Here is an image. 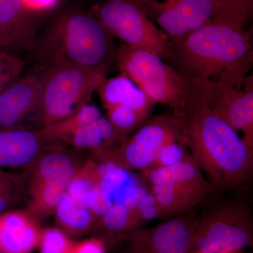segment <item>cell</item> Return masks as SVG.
I'll use <instances>...</instances> for the list:
<instances>
[{
	"instance_id": "cell-1",
	"label": "cell",
	"mask_w": 253,
	"mask_h": 253,
	"mask_svg": "<svg viewBox=\"0 0 253 253\" xmlns=\"http://www.w3.org/2000/svg\"><path fill=\"white\" fill-rule=\"evenodd\" d=\"M252 28L212 23L173 44L166 61L181 73L195 99L208 104L221 91L241 85L253 67Z\"/></svg>"
},
{
	"instance_id": "cell-2",
	"label": "cell",
	"mask_w": 253,
	"mask_h": 253,
	"mask_svg": "<svg viewBox=\"0 0 253 253\" xmlns=\"http://www.w3.org/2000/svg\"><path fill=\"white\" fill-rule=\"evenodd\" d=\"M176 117L181 141L216 191H233L251 179L253 152L237 131L208 106L193 100Z\"/></svg>"
},
{
	"instance_id": "cell-3",
	"label": "cell",
	"mask_w": 253,
	"mask_h": 253,
	"mask_svg": "<svg viewBox=\"0 0 253 253\" xmlns=\"http://www.w3.org/2000/svg\"><path fill=\"white\" fill-rule=\"evenodd\" d=\"M253 243L252 213L244 199L216 191L200 206L190 253L240 252Z\"/></svg>"
},
{
	"instance_id": "cell-4",
	"label": "cell",
	"mask_w": 253,
	"mask_h": 253,
	"mask_svg": "<svg viewBox=\"0 0 253 253\" xmlns=\"http://www.w3.org/2000/svg\"><path fill=\"white\" fill-rule=\"evenodd\" d=\"M113 38L94 14H65L51 32L50 41L55 53L52 61L107 73L115 63L116 48Z\"/></svg>"
},
{
	"instance_id": "cell-5",
	"label": "cell",
	"mask_w": 253,
	"mask_h": 253,
	"mask_svg": "<svg viewBox=\"0 0 253 253\" xmlns=\"http://www.w3.org/2000/svg\"><path fill=\"white\" fill-rule=\"evenodd\" d=\"M115 64L121 75L130 79L156 104L168 106L174 116L180 114L195 100L186 78L156 55L123 44L116 49Z\"/></svg>"
},
{
	"instance_id": "cell-6",
	"label": "cell",
	"mask_w": 253,
	"mask_h": 253,
	"mask_svg": "<svg viewBox=\"0 0 253 253\" xmlns=\"http://www.w3.org/2000/svg\"><path fill=\"white\" fill-rule=\"evenodd\" d=\"M45 71L39 116L41 127L66 119L88 103L106 73L65 61H52Z\"/></svg>"
},
{
	"instance_id": "cell-7",
	"label": "cell",
	"mask_w": 253,
	"mask_h": 253,
	"mask_svg": "<svg viewBox=\"0 0 253 253\" xmlns=\"http://www.w3.org/2000/svg\"><path fill=\"white\" fill-rule=\"evenodd\" d=\"M156 199L159 219L199 207L216 191L193 156L169 167L141 172Z\"/></svg>"
},
{
	"instance_id": "cell-8",
	"label": "cell",
	"mask_w": 253,
	"mask_h": 253,
	"mask_svg": "<svg viewBox=\"0 0 253 253\" xmlns=\"http://www.w3.org/2000/svg\"><path fill=\"white\" fill-rule=\"evenodd\" d=\"M94 15L113 37L134 49L167 60L173 44L167 35L131 0H104Z\"/></svg>"
},
{
	"instance_id": "cell-9",
	"label": "cell",
	"mask_w": 253,
	"mask_h": 253,
	"mask_svg": "<svg viewBox=\"0 0 253 253\" xmlns=\"http://www.w3.org/2000/svg\"><path fill=\"white\" fill-rule=\"evenodd\" d=\"M181 138L179 119L173 114L160 115L149 118L117 146L94 156L127 170L144 172L164 146Z\"/></svg>"
},
{
	"instance_id": "cell-10",
	"label": "cell",
	"mask_w": 253,
	"mask_h": 253,
	"mask_svg": "<svg viewBox=\"0 0 253 253\" xmlns=\"http://www.w3.org/2000/svg\"><path fill=\"white\" fill-rule=\"evenodd\" d=\"M199 207L158 225L131 231L113 241L107 250L112 253H190Z\"/></svg>"
},
{
	"instance_id": "cell-11",
	"label": "cell",
	"mask_w": 253,
	"mask_h": 253,
	"mask_svg": "<svg viewBox=\"0 0 253 253\" xmlns=\"http://www.w3.org/2000/svg\"><path fill=\"white\" fill-rule=\"evenodd\" d=\"M177 44L193 32L219 23L215 0H131Z\"/></svg>"
},
{
	"instance_id": "cell-12",
	"label": "cell",
	"mask_w": 253,
	"mask_h": 253,
	"mask_svg": "<svg viewBox=\"0 0 253 253\" xmlns=\"http://www.w3.org/2000/svg\"><path fill=\"white\" fill-rule=\"evenodd\" d=\"M45 71L18 78L0 92V129L21 127L33 113L39 114Z\"/></svg>"
},
{
	"instance_id": "cell-13",
	"label": "cell",
	"mask_w": 253,
	"mask_h": 253,
	"mask_svg": "<svg viewBox=\"0 0 253 253\" xmlns=\"http://www.w3.org/2000/svg\"><path fill=\"white\" fill-rule=\"evenodd\" d=\"M97 163L101 179L91 194L89 202L96 222L114 205L135 197L144 181L141 172L139 175L133 174L132 171L118 167L108 161Z\"/></svg>"
},
{
	"instance_id": "cell-14",
	"label": "cell",
	"mask_w": 253,
	"mask_h": 253,
	"mask_svg": "<svg viewBox=\"0 0 253 253\" xmlns=\"http://www.w3.org/2000/svg\"><path fill=\"white\" fill-rule=\"evenodd\" d=\"M213 113L237 132L253 152V77L250 74L241 85L218 93L208 104Z\"/></svg>"
},
{
	"instance_id": "cell-15",
	"label": "cell",
	"mask_w": 253,
	"mask_h": 253,
	"mask_svg": "<svg viewBox=\"0 0 253 253\" xmlns=\"http://www.w3.org/2000/svg\"><path fill=\"white\" fill-rule=\"evenodd\" d=\"M49 144L40 129H0V168L33 164Z\"/></svg>"
},
{
	"instance_id": "cell-16",
	"label": "cell",
	"mask_w": 253,
	"mask_h": 253,
	"mask_svg": "<svg viewBox=\"0 0 253 253\" xmlns=\"http://www.w3.org/2000/svg\"><path fill=\"white\" fill-rule=\"evenodd\" d=\"M42 229L36 217L22 211L0 214V252L31 253L39 246Z\"/></svg>"
},
{
	"instance_id": "cell-17",
	"label": "cell",
	"mask_w": 253,
	"mask_h": 253,
	"mask_svg": "<svg viewBox=\"0 0 253 253\" xmlns=\"http://www.w3.org/2000/svg\"><path fill=\"white\" fill-rule=\"evenodd\" d=\"M136 196L110 208L91 229L93 236L104 241L106 247L121 236L144 227Z\"/></svg>"
},
{
	"instance_id": "cell-18",
	"label": "cell",
	"mask_w": 253,
	"mask_h": 253,
	"mask_svg": "<svg viewBox=\"0 0 253 253\" xmlns=\"http://www.w3.org/2000/svg\"><path fill=\"white\" fill-rule=\"evenodd\" d=\"M105 109L123 106L150 118L156 103L123 75L106 78L96 90Z\"/></svg>"
},
{
	"instance_id": "cell-19",
	"label": "cell",
	"mask_w": 253,
	"mask_h": 253,
	"mask_svg": "<svg viewBox=\"0 0 253 253\" xmlns=\"http://www.w3.org/2000/svg\"><path fill=\"white\" fill-rule=\"evenodd\" d=\"M33 14L23 0H0V36L7 49L21 44L31 34Z\"/></svg>"
},
{
	"instance_id": "cell-20",
	"label": "cell",
	"mask_w": 253,
	"mask_h": 253,
	"mask_svg": "<svg viewBox=\"0 0 253 253\" xmlns=\"http://www.w3.org/2000/svg\"><path fill=\"white\" fill-rule=\"evenodd\" d=\"M31 180L28 212L36 218H45L54 212L71 179L50 178Z\"/></svg>"
},
{
	"instance_id": "cell-21",
	"label": "cell",
	"mask_w": 253,
	"mask_h": 253,
	"mask_svg": "<svg viewBox=\"0 0 253 253\" xmlns=\"http://www.w3.org/2000/svg\"><path fill=\"white\" fill-rule=\"evenodd\" d=\"M56 221L66 234L78 236L91 230L96 221L89 205L66 192L54 211Z\"/></svg>"
},
{
	"instance_id": "cell-22",
	"label": "cell",
	"mask_w": 253,
	"mask_h": 253,
	"mask_svg": "<svg viewBox=\"0 0 253 253\" xmlns=\"http://www.w3.org/2000/svg\"><path fill=\"white\" fill-rule=\"evenodd\" d=\"M68 140L76 149L91 150L94 154L112 149L121 142L111 123L103 116L76 131Z\"/></svg>"
},
{
	"instance_id": "cell-23",
	"label": "cell",
	"mask_w": 253,
	"mask_h": 253,
	"mask_svg": "<svg viewBox=\"0 0 253 253\" xmlns=\"http://www.w3.org/2000/svg\"><path fill=\"white\" fill-rule=\"evenodd\" d=\"M101 111L94 104L86 103L79 111L66 119L40 129L49 144L66 141L76 131L102 117Z\"/></svg>"
},
{
	"instance_id": "cell-24",
	"label": "cell",
	"mask_w": 253,
	"mask_h": 253,
	"mask_svg": "<svg viewBox=\"0 0 253 253\" xmlns=\"http://www.w3.org/2000/svg\"><path fill=\"white\" fill-rule=\"evenodd\" d=\"M100 179L101 174L97 161L89 160L75 173L66 192L89 206L91 194L97 187Z\"/></svg>"
},
{
	"instance_id": "cell-25",
	"label": "cell",
	"mask_w": 253,
	"mask_h": 253,
	"mask_svg": "<svg viewBox=\"0 0 253 253\" xmlns=\"http://www.w3.org/2000/svg\"><path fill=\"white\" fill-rule=\"evenodd\" d=\"M219 23L239 30L247 29L253 16V0H215Z\"/></svg>"
},
{
	"instance_id": "cell-26",
	"label": "cell",
	"mask_w": 253,
	"mask_h": 253,
	"mask_svg": "<svg viewBox=\"0 0 253 253\" xmlns=\"http://www.w3.org/2000/svg\"><path fill=\"white\" fill-rule=\"evenodd\" d=\"M106 110V118L114 127L121 141L132 134L149 118L126 106H113Z\"/></svg>"
},
{
	"instance_id": "cell-27",
	"label": "cell",
	"mask_w": 253,
	"mask_h": 253,
	"mask_svg": "<svg viewBox=\"0 0 253 253\" xmlns=\"http://www.w3.org/2000/svg\"><path fill=\"white\" fill-rule=\"evenodd\" d=\"M22 191L21 178L0 168V214L9 211L17 203Z\"/></svg>"
},
{
	"instance_id": "cell-28",
	"label": "cell",
	"mask_w": 253,
	"mask_h": 253,
	"mask_svg": "<svg viewBox=\"0 0 253 253\" xmlns=\"http://www.w3.org/2000/svg\"><path fill=\"white\" fill-rule=\"evenodd\" d=\"M74 243L59 228L42 229L40 240L41 253H72Z\"/></svg>"
},
{
	"instance_id": "cell-29",
	"label": "cell",
	"mask_w": 253,
	"mask_h": 253,
	"mask_svg": "<svg viewBox=\"0 0 253 253\" xmlns=\"http://www.w3.org/2000/svg\"><path fill=\"white\" fill-rule=\"evenodd\" d=\"M191 156L192 155L187 146L181 141V139L174 141L166 145L160 151L152 166L147 170L169 167L176 163L184 161Z\"/></svg>"
},
{
	"instance_id": "cell-30",
	"label": "cell",
	"mask_w": 253,
	"mask_h": 253,
	"mask_svg": "<svg viewBox=\"0 0 253 253\" xmlns=\"http://www.w3.org/2000/svg\"><path fill=\"white\" fill-rule=\"evenodd\" d=\"M24 63L21 58L10 54L7 50L0 51V92L20 77Z\"/></svg>"
},
{
	"instance_id": "cell-31",
	"label": "cell",
	"mask_w": 253,
	"mask_h": 253,
	"mask_svg": "<svg viewBox=\"0 0 253 253\" xmlns=\"http://www.w3.org/2000/svg\"><path fill=\"white\" fill-rule=\"evenodd\" d=\"M72 253H107V247L104 241L92 236L75 244Z\"/></svg>"
},
{
	"instance_id": "cell-32",
	"label": "cell",
	"mask_w": 253,
	"mask_h": 253,
	"mask_svg": "<svg viewBox=\"0 0 253 253\" xmlns=\"http://www.w3.org/2000/svg\"><path fill=\"white\" fill-rule=\"evenodd\" d=\"M59 0H23L25 6L33 13L41 12L51 9Z\"/></svg>"
},
{
	"instance_id": "cell-33",
	"label": "cell",
	"mask_w": 253,
	"mask_h": 253,
	"mask_svg": "<svg viewBox=\"0 0 253 253\" xmlns=\"http://www.w3.org/2000/svg\"><path fill=\"white\" fill-rule=\"evenodd\" d=\"M7 48H6V45H5L4 41L1 39V36H0V51L1 50H6Z\"/></svg>"
},
{
	"instance_id": "cell-34",
	"label": "cell",
	"mask_w": 253,
	"mask_h": 253,
	"mask_svg": "<svg viewBox=\"0 0 253 253\" xmlns=\"http://www.w3.org/2000/svg\"><path fill=\"white\" fill-rule=\"evenodd\" d=\"M0 253H1V252H0Z\"/></svg>"
}]
</instances>
